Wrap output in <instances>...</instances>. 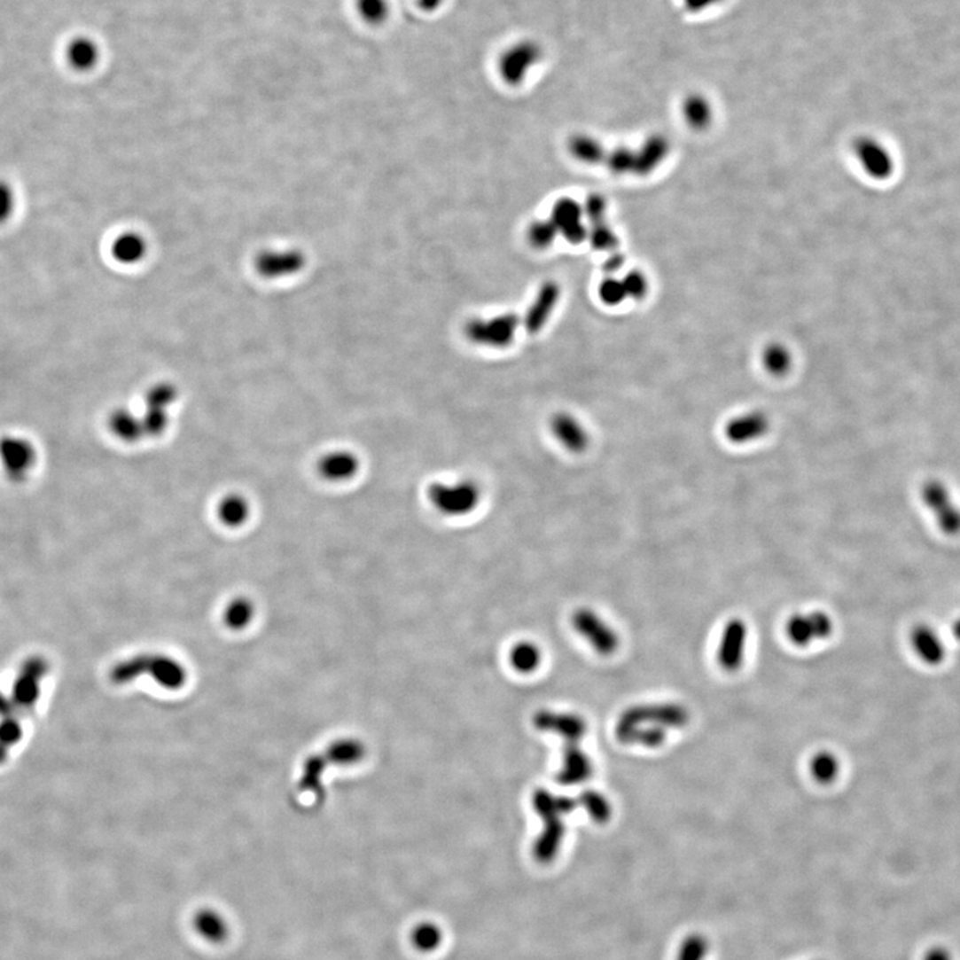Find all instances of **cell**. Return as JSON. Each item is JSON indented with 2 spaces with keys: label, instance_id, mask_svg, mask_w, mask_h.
<instances>
[{
  "label": "cell",
  "instance_id": "83f0119b",
  "mask_svg": "<svg viewBox=\"0 0 960 960\" xmlns=\"http://www.w3.org/2000/svg\"><path fill=\"white\" fill-rule=\"evenodd\" d=\"M542 652L535 644L520 642L510 652V663L520 674H531L541 665Z\"/></svg>",
  "mask_w": 960,
  "mask_h": 960
},
{
  "label": "cell",
  "instance_id": "ba28073f",
  "mask_svg": "<svg viewBox=\"0 0 960 960\" xmlns=\"http://www.w3.org/2000/svg\"><path fill=\"white\" fill-rule=\"evenodd\" d=\"M571 621L575 631L602 657H610L619 649L620 640L615 629L591 608H579Z\"/></svg>",
  "mask_w": 960,
  "mask_h": 960
},
{
  "label": "cell",
  "instance_id": "6da1fadb",
  "mask_svg": "<svg viewBox=\"0 0 960 960\" xmlns=\"http://www.w3.org/2000/svg\"><path fill=\"white\" fill-rule=\"evenodd\" d=\"M534 726L541 731L559 734L567 742L562 769L557 777L560 784H581L591 777L594 772L591 759L581 750V740L587 732V723L583 716L543 710L534 716Z\"/></svg>",
  "mask_w": 960,
  "mask_h": 960
},
{
  "label": "cell",
  "instance_id": "f546056e",
  "mask_svg": "<svg viewBox=\"0 0 960 960\" xmlns=\"http://www.w3.org/2000/svg\"><path fill=\"white\" fill-rule=\"evenodd\" d=\"M568 147L578 160L589 165L603 162L607 155L603 145L587 135H576L568 143Z\"/></svg>",
  "mask_w": 960,
  "mask_h": 960
},
{
  "label": "cell",
  "instance_id": "52a82bcc",
  "mask_svg": "<svg viewBox=\"0 0 960 960\" xmlns=\"http://www.w3.org/2000/svg\"><path fill=\"white\" fill-rule=\"evenodd\" d=\"M519 317L515 314L499 315L493 319H472L465 324L464 334L473 345L486 347H509L515 340Z\"/></svg>",
  "mask_w": 960,
  "mask_h": 960
},
{
  "label": "cell",
  "instance_id": "4316f807",
  "mask_svg": "<svg viewBox=\"0 0 960 960\" xmlns=\"http://www.w3.org/2000/svg\"><path fill=\"white\" fill-rule=\"evenodd\" d=\"M668 151V144L663 137H652L636 152V171L635 174L644 176L654 170Z\"/></svg>",
  "mask_w": 960,
  "mask_h": 960
},
{
  "label": "cell",
  "instance_id": "d6986e66",
  "mask_svg": "<svg viewBox=\"0 0 960 960\" xmlns=\"http://www.w3.org/2000/svg\"><path fill=\"white\" fill-rule=\"evenodd\" d=\"M911 646L917 657L925 665L939 666L946 658V649L938 632L925 624L912 629Z\"/></svg>",
  "mask_w": 960,
  "mask_h": 960
},
{
  "label": "cell",
  "instance_id": "30bf717a",
  "mask_svg": "<svg viewBox=\"0 0 960 960\" xmlns=\"http://www.w3.org/2000/svg\"><path fill=\"white\" fill-rule=\"evenodd\" d=\"M542 49L533 41L518 42L502 54L498 62L499 74L506 83H522L530 68L541 60Z\"/></svg>",
  "mask_w": 960,
  "mask_h": 960
},
{
  "label": "cell",
  "instance_id": "c3c4849f",
  "mask_svg": "<svg viewBox=\"0 0 960 960\" xmlns=\"http://www.w3.org/2000/svg\"><path fill=\"white\" fill-rule=\"evenodd\" d=\"M443 0H418L420 9L425 10V12H435L436 9L441 7Z\"/></svg>",
  "mask_w": 960,
  "mask_h": 960
},
{
  "label": "cell",
  "instance_id": "5b68a950",
  "mask_svg": "<svg viewBox=\"0 0 960 960\" xmlns=\"http://www.w3.org/2000/svg\"><path fill=\"white\" fill-rule=\"evenodd\" d=\"M38 459V449L27 436L18 433L0 436V467L12 482H25L35 470Z\"/></svg>",
  "mask_w": 960,
  "mask_h": 960
},
{
  "label": "cell",
  "instance_id": "ab89813d",
  "mask_svg": "<svg viewBox=\"0 0 960 960\" xmlns=\"http://www.w3.org/2000/svg\"><path fill=\"white\" fill-rule=\"evenodd\" d=\"M176 396H178V391H176V386L171 385V383H158V385L152 386L148 390L147 395H145V404H147V407H159V409L168 410V407H170L176 402Z\"/></svg>",
  "mask_w": 960,
  "mask_h": 960
},
{
  "label": "cell",
  "instance_id": "603a6c76",
  "mask_svg": "<svg viewBox=\"0 0 960 960\" xmlns=\"http://www.w3.org/2000/svg\"><path fill=\"white\" fill-rule=\"evenodd\" d=\"M111 253L119 263L135 264L144 258L147 253V243L144 238L137 232H124L113 240Z\"/></svg>",
  "mask_w": 960,
  "mask_h": 960
},
{
  "label": "cell",
  "instance_id": "7bdbcfd3",
  "mask_svg": "<svg viewBox=\"0 0 960 960\" xmlns=\"http://www.w3.org/2000/svg\"><path fill=\"white\" fill-rule=\"evenodd\" d=\"M626 288L627 298L644 299L649 291V282L642 272L631 271L621 279Z\"/></svg>",
  "mask_w": 960,
  "mask_h": 960
},
{
  "label": "cell",
  "instance_id": "cb8c5ba5",
  "mask_svg": "<svg viewBox=\"0 0 960 960\" xmlns=\"http://www.w3.org/2000/svg\"><path fill=\"white\" fill-rule=\"evenodd\" d=\"M250 503L245 496L231 494L224 496L218 504V517L223 525L229 527H240L250 518Z\"/></svg>",
  "mask_w": 960,
  "mask_h": 960
},
{
  "label": "cell",
  "instance_id": "7a4b0ae2",
  "mask_svg": "<svg viewBox=\"0 0 960 960\" xmlns=\"http://www.w3.org/2000/svg\"><path fill=\"white\" fill-rule=\"evenodd\" d=\"M533 806L544 826L534 846V856L541 863H550L558 855L565 837L563 818L581 806V800L579 798L554 795L550 791L539 788L534 792Z\"/></svg>",
  "mask_w": 960,
  "mask_h": 960
},
{
  "label": "cell",
  "instance_id": "bcb514c9",
  "mask_svg": "<svg viewBox=\"0 0 960 960\" xmlns=\"http://www.w3.org/2000/svg\"><path fill=\"white\" fill-rule=\"evenodd\" d=\"M923 960H955L954 955L944 946H933L925 951Z\"/></svg>",
  "mask_w": 960,
  "mask_h": 960
},
{
  "label": "cell",
  "instance_id": "74e56055",
  "mask_svg": "<svg viewBox=\"0 0 960 960\" xmlns=\"http://www.w3.org/2000/svg\"><path fill=\"white\" fill-rule=\"evenodd\" d=\"M558 234L559 232H558L557 227L550 219L549 221L534 222L530 229H528V240H530V245L534 248L544 250V248H549L554 243Z\"/></svg>",
  "mask_w": 960,
  "mask_h": 960
},
{
  "label": "cell",
  "instance_id": "f1b7e54d",
  "mask_svg": "<svg viewBox=\"0 0 960 960\" xmlns=\"http://www.w3.org/2000/svg\"><path fill=\"white\" fill-rule=\"evenodd\" d=\"M581 808L589 814V818L597 824H605L613 816V806L610 800L599 791H584L579 796Z\"/></svg>",
  "mask_w": 960,
  "mask_h": 960
},
{
  "label": "cell",
  "instance_id": "5bb4252c",
  "mask_svg": "<svg viewBox=\"0 0 960 960\" xmlns=\"http://www.w3.org/2000/svg\"><path fill=\"white\" fill-rule=\"evenodd\" d=\"M581 210L578 202L571 198H562L555 203L550 221L567 242L579 245L589 238V230L581 222Z\"/></svg>",
  "mask_w": 960,
  "mask_h": 960
},
{
  "label": "cell",
  "instance_id": "60d3db41",
  "mask_svg": "<svg viewBox=\"0 0 960 960\" xmlns=\"http://www.w3.org/2000/svg\"><path fill=\"white\" fill-rule=\"evenodd\" d=\"M17 202L14 186L6 179H0V226L14 216Z\"/></svg>",
  "mask_w": 960,
  "mask_h": 960
},
{
  "label": "cell",
  "instance_id": "8fae6325",
  "mask_svg": "<svg viewBox=\"0 0 960 960\" xmlns=\"http://www.w3.org/2000/svg\"><path fill=\"white\" fill-rule=\"evenodd\" d=\"M747 624L739 618L731 619L724 626L718 646V663L724 671L735 673L745 662L747 646Z\"/></svg>",
  "mask_w": 960,
  "mask_h": 960
},
{
  "label": "cell",
  "instance_id": "9c48e42d",
  "mask_svg": "<svg viewBox=\"0 0 960 960\" xmlns=\"http://www.w3.org/2000/svg\"><path fill=\"white\" fill-rule=\"evenodd\" d=\"M784 629L791 644L798 647H808L831 636L834 621L823 611L795 613L788 618Z\"/></svg>",
  "mask_w": 960,
  "mask_h": 960
},
{
  "label": "cell",
  "instance_id": "8992f818",
  "mask_svg": "<svg viewBox=\"0 0 960 960\" xmlns=\"http://www.w3.org/2000/svg\"><path fill=\"white\" fill-rule=\"evenodd\" d=\"M690 711L679 703H644L632 706L619 716L616 724H647L665 730L683 729L689 724Z\"/></svg>",
  "mask_w": 960,
  "mask_h": 960
},
{
  "label": "cell",
  "instance_id": "7c38bea8",
  "mask_svg": "<svg viewBox=\"0 0 960 960\" xmlns=\"http://www.w3.org/2000/svg\"><path fill=\"white\" fill-rule=\"evenodd\" d=\"M306 263L298 250H269L259 254L255 269L266 279H283L298 274Z\"/></svg>",
  "mask_w": 960,
  "mask_h": 960
},
{
  "label": "cell",
  "instance_id": "d590c367",
  "mask_svg": "<svg viewBox=\"0 0 960 960\" xmlns=\"http://www.w3.org/2000/svg\"><path fill=\"white\" fill-rule=\"evenodd\" d=\"M589 223H591V229L589 230V239L595 250L613 251L618 247V238L605 223V218L589 222Z\"/></svg>",
  "mask_w": 960,
  "mask_h": 960
},
{
  "label": "cell",
  "instance_id": "ffe728a7",
  "mask_svg": "<svg viewBox=\"0 0 960 960\" xmlns=\"http://www.w3.org/2000/svg\"><path fill=\"white\" fill-rule=\"evenodd\" d=\"M615 737L623 745L658 748L667 740V730L647 724H616Z\"/></svg>",
  "mask_w": 960,
  "mask_h": 960
},
{
  "label": "cell",
  "instance_id": "d6a6232c",
  "mask_svg": "<svg viewBox=\"0 0 960 960\" xmlns=\"http://www.w3.org/2000/svg\"><path fill=\"white\" fill-rule=\"evenodd\" d=\"M254 615H255V608L253 602L247 597H237L229 603L224 611V623L230 628L242 629L243 627L250 624Z\"/></svg>",
  "mask_w": 960,
  "mask_h": 960
},
{
  "label": "cell",
  "instance_id": "3957f363",
  "mask_svg": "<svg viewBox=\"0 0 960 960\" xmlns=\"http://www.w3.org/2000/svg\"><path fill=\"white\" fill-rule=\"evenodd\" d=\"M113 679L119 683L131 681L140 675H151L166 689L176 690L183 686L186 681V670L178 660L165 655H142L135 660L116 666L113 673Z\"/></svg>",
  "mask_w": 960,
  "mask_h": 960
},
{
  "label": "cell",
  "instance_id": "2e32d148",
  "mask_svg": "<svg viewBox=\"0 0 960 960\" xmlns=\"http://www.w3.org/2000/svg\"><path fill=\"white\" fill-rule=\"evenodd\" d=\"M855 153L863 170L872 178L887 179L893 173V159L877 140L861 137L855 143Z\"/></svg>",
  "mask_w": 960,
  "mask_h": 960
},
{
  "label": "cell",
  "instance_id": "f6af8a7d",
  "mask_svg": "<svg viewBox=\"0 0 960 960\" xmlns=\"http://www.w3.org/2000/svg\"><path fill=\"white\" fill-rule=\"evenodd\" d=\"M584 211L589 222L599 221L605 215V200L600 195H589Z\"/></svg>",
  "mask_w": 960,
  "mask_h": 960
},
{
  "label": "cell",
  "instance_id": "8d00e7d4",
  "mask_svg": "<svg viewBox=\"0 0 960 960\" xmlns=\"http://www.w3.org/2000/svg\"><path fill=\"white\" fill-rule=\"evenodd\" d=\"M195 925L210 940H222L226 936V923L215 912H200L195 919Z\"/></svg>",
  "mask_w": 960,
  "mask_h": 960
},
{
  "label": "cell",
  "instance_id": "7402d4cb",
  "mask_svg": "<svg viewBox=\"0 0 960 960\" xmlns=\"http://www.w3.org/2000/svg\"><path fill=\"white\" fill-rule=\"evenodd\" d=\"M107 425L116 439L127 443H134L144 436L140 417L134 414L131 410L123 409V407L111 412Z\"/></svg>",
  "mask_w": 960,
  "mask_h": 960
},
{
  "label": "cell",
  "instance_id": "d4e9b609",
  "mask_svg": "<svg viewBox=\"0 0 960 960\" xmlns=\"http://www.w3.org/2000/svg\"><path fill=\"white\" fill-rule=\"evenodd\" d=\"M713 944L706 933L695 931L687 933L681 941L675 952V960H708L710 959Z\"/></svg>",
  "mask_w": 960,
  "mask_h": 960
},
{
  "label": "cell",
  "instance_id": "f35d334b",
  "mask_svg": "<svg viewBox=\"0 0 960 960\" xmlns=\"http://www.w3.org/2000/svg\"><path fill=\"white\" fill-rule=\"evenodd\" d=\"M605 160L613 173L627 174L636 171V152L628 148H616L605 155Z\"/></svg>",
  "mask_w": 960,
  "mask_h": 960
},
{
  "label": "cell",
  "instance_id": "44dd1931",
  "mask_svg": "<svg viewBox=\"0 0 960 960\" xmlns=\"http://www.w3.org/2000/svg\"><path fill=\"white\" fill-rule=\"evenodd\" d=\"M66 59L73 70L89 73L99 63V46L89 36H76L66 49Z\"/></svg>",
  "mask_w": 960,
  "mask_h": 960
},
{
  "label": "cell",
  "instance_id": "9a60e30c",
  "mask_svg": "<svg viewBox=\"0 0 960 960\" xmlns=\"http://www.w3.org/2000/svg\"><path fill=\"white\" fill-rule=\"evenodd\" d=\"M769 430V419L763 411H748L732 418L724 428L726 438L734 444L758 441Z\"/></svg>",
  "mask_w": 960,
  "mask_h": 960
},
{
  "label": "cell",
  "instance_id": "ac0fdd59",
  "mask_svg": "<svg viewBox=\"0 0 960 960\" xmlns=\"http://www.w3.org/2000/svg\"><path fill=\"white\" fill-rule=\"evenodd\" d=\"M361 468V460L354 452L337 449L324 455L317 463L320 476L329 482H347Z\"/></svg>",
  "mask_w": 960,
  "mask_h": 960
},
{
  "label": "cell",
  "instance_id": "484cf974",
  "mask_svg": "<svg viewBox=\"0 0 960 960\" xmlns=\"http://www.w3.org/2000/svg\"><path fill=\"white\" fill-rule=\"evenodd\" d=\"M682 111L684 121L695 129H705L713 121V107L707 98L700 94L689 95L684 99Z\"/></svg>",
  "mask_w": 960,
  "mask_h": 960
},
{
  "label": "cell",
  "instance_id": "ee69618b",
  "mask_svg": "<svg viewBox=\"0 0 960 960\" xmlns=\"http://www.w3.org/2000/svg\"><path fill=\"white\" fill-rule=\"evenodd\" d=\"M415 944L419 948L430 951V949L435 948L441 941V931L433 925H423L415 930L414 936Z\"/></svg>",
  "mask_w": 960,
  "mask_h": 960
},
{
  "label": "cell",
  "instance_id": "836d02e7",
  "mask_svg": "<svg viewBox=\"0 0 960 960\" xmlns=\"http://www.w3.org/2000/svg\"><path fill=\"white\" fill-rule=\"evenodd\" d=\"M140 419H142L144 436H150V438L162 436L170 425L168 410L159 409V407H147Z\"/></svg>",
  "mask_w": 960,
  "mask_h": 960
},
{
  "label": "cell",
  "instance_id": "277c9868",
  "mask_svg": "<svg viewBox=\"0 0 960 960\" xmlns=\"http://www.w3.org/2000/svg\"><path fill=\"white\" fill-rule=\"evenodd\" d=\"M428 501L444 517H464L480 503L482 490L478 483L463 479L455 483H433L428 488Z\"/></svg>",
  "mask_w": 960,
  "mask_h": 960
},
{
  "label": "cell",
  "instance_id": "b9f144b4",
  "mask_svg": "<svg viewBox=\"0 0 960 960\" xmlns=\"http://www.w3.org/2000/svg\"><path fill=\"white\" fill-rule=\"evenodd\" d=\"M599 296L602 301L608 306H618L627 299L626 288L623 282L615 277H607L603 280L599 287Z\"/></svg>",
  "mask_w": 960,
  "mask_h": 960
},
{
  "label": "cell",
  "instance_id": "4dcf8cb0",
  "mask_svg": "<svg viewBox=\"0 0 960 960\" xmlns=\"http://www.w3.org/2000/svg\"><path fill=\"white\" fill-rule=\"evenodd\" d=\"M814 779L821 784H831L840 772L839 759L830 751H819L810 761Z\"/></svg>",
  "mask_w": 960,
  "mask_h": 960
},
{
  "label": "cell",
  "instance_id": "7dc6e473",
  "mask_svg": "<svg viewBox=\"0 0 960 960\" xmlns=\"http://www.w3.org/2000/svg\"><path fill=\"white\" fill-rule=\"evenodd\" d=\"M621 264H623V255L621 254H613L605 261V269L607 272H615L616 269H620Z\"/></svg>",
  "mask_w": 960,
  "mask_h": 960
},
{
  "label": "cell",
  "instance_id": "e575fe53",
  "mask_svg": "<svg viewBox=\"0 0 960 960\" xmlns=\"http://www.w3.org/2000/svg\"><path fill=\"white\" fill-rule=\"evenodd\" d=\"M356 10L364 22L378 26L390 15V4L388 0H356Z\"/></svg>",
  "mask_w": 960,
  "mask_h": 960
},
{
  "label": "cell",
  "instance_id": "1f68e13d",
  "mask_svg": "<svg viewBox=\"0 0 960 960\" xmlns=\"http://www.w3.org/2000/svg\"><path fill=\"white\" fill-rule=\"evenodd\" d=\"M764 369L774 377H783L792 366V355L785 346L771 343L761 354Z\"/></svg>",
  "mask_w": 960,
  "mask_h": 960
},
{
  "label": "cell",
  "instance_id": "681fc988",
  "mask_svg": "<svg viewBox=\"0 0 960 960\" xmlns=\"http://www.w3.org/2000/svg\"><path fill=\"white\" fill-rule=\"evenodd\" d=\"M954 632L955 635H956L957 639L960 640V620H957V623L955 624Z\"/></svg>",
  "mask_w": 960,
  "mask_h": 960
},
{
  "label": "cell",
  "instance_id": "e0dca14e",
  "mask_svg": "<svg viewBox=\"0 0 960 960\" xmlns=\"http://www.w3.org/2000/svg\"><path fill=\"white\" fill-rule=\"evenodd\" d=\"M560 296V288L557 283L547 282L542 285L535 300L528 308L525 317V329L530 335H536L546 326Z\"/></svg>",
  "mask_w": 960,
  "mask_h": 960
},
{
  "label": "cell",
  "instance_id": "4fadbf2b",
  "mask_svg": "<svg viewBox=\"0 0 960 960\" xmlns=\"http://www.w3.org/2000/svg\"><path fill=\"white\" fill-rule=\"evenodd\" d=\"M550 430L563 449L571 454H583L589 446V433L583 423L570 412L559 411L550 419Z\"/></svg>",
  "mask_w": 960,
  "mask_h": 960
}]
</instances>
